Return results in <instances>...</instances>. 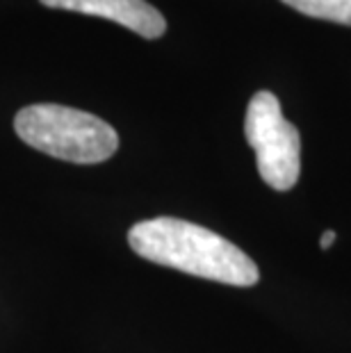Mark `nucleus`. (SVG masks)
Masks as SVG:
<instances>
[{"mask_svg":"<svg viewBox=\"0 0 351 353\" xmlns=\"http://www.w3.org/2000/svg\"><path fill=\"white\" fill-rule=\"evenodd\" d=\"M244 137L256 153L258 174L276 192L292 190L301 174L299 130L283 117L272 92L251 96L244 117Z\"/></svg>","mask_w":351,"mask_h":353,"instance_id":"obj_3","label":"nucleus"},{"mask_svg":"<svg viewBox=\"0 0 351 353\" xmlns=\"http://www.w3.org/2000/svg\"><path fill=\"white\" fill-rule=\"evenodd\" d=\"M41 5L108 19L146 39H158L167 32V21L146 0H41Z\"/></svg>","mask_w":351,"mask_h":353,"instance_id":"obj_4","label":"nucleus"},{"mask_svg":"<svg viewBox=\"0 0 351 353\" xmlns=\"http://www.w3.org/2000/svg\"><path fill=\"white\" fill-rule=\"evenodd\" d=\"M333 242H335V232L333 230H326L324 235H322V242H319V246H322V249L326 251V249H331Z\"/></svg>","mask_w":351,"mask_h":353,"instance_id":"obj_6","label":"nucleus"},{"mask_svg":"<svg viewBox=\"0 0 351 353\" xmlns=\"http://www.w3.org/2000/svg\"><path fill=\"white\" fill-rule=\"evenodd\" d=\"M283 3L305 17L351 26V0H283Z\"/></svg>","mask_w":351,"mask_h":353,"instance_id":"obj_5","label":"nucleus"},{"mask_svg":"<svg viewBox=\"0 0 351 353\" xmlns=\"http://www.w3.org/2000/svg\"><path fill=\"white\" fill-rule=\"evenodd\" d=\"M128 244L139 258L205 281L235 288H251L260 281L258 265L240 246L210 228L176 216L135 223L128 232Z\"/></svg>","mask_w":351,"mask_h":353,"instance_id":"obj_1","label":"nucleus"},{"mask_svg":"<svg viewBox=\"0 0 351 353\" xmlns=\"http://www.w3.org/2000/svg\"><path fill=\"white\" fill-rule=\"evenodd\" d=\"M28 146L73 164H99L119 148V134L103 119L57 103L28 105L14 119Z\"/></svg>","mask_w":351,"mask_h":353,"instance_id":"obj_2","label":"nucleus"}]
</instances>
